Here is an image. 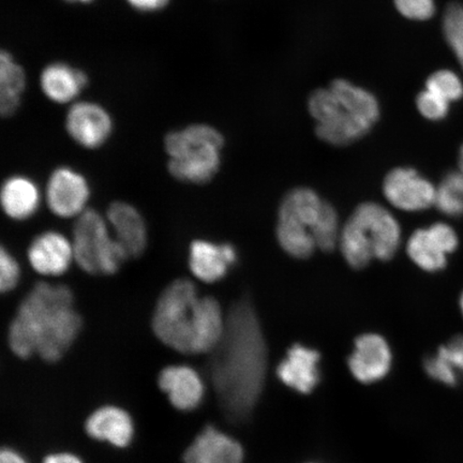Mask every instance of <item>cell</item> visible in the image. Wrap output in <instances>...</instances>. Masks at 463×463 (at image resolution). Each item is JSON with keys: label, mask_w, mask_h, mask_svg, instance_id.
Returning a JSON list of instances; mask_svg holds the SVG:
<instances>
[{"label": "cell", "mask_w": 463, "mask_h": 463, "mask_svg": "<svg viewBox=\"0 0 463 463\" xmlns=\"http://www.w3.org/2000/svg\"><path fill=\"white\" fill-rule=\"evenodd\" d=\"M43 463H84L82 460L79 458L78 456H75L71 453H58L52 454L46 456Z\"/></svg>", "instance_id": "obj_34"}, {"label": "cell", "mask_w": 463, "mask_h": 463, "mask_svg": "<svg viewBox=\"0 0 463 463\" xmlns=\"http://www.w3.org/2000/svg\"><path fill=\"white\" fill-rule=\"evenodd\" d=\"M0 201L5 216L14 222H25L36 215L42 204V193L32 178L14 175L4 182Z\"/></svg>", "instance_id": "obj_21"}, {"label": "cell", "mask_w": 463, "mask_h": 463, "mask_svg": "<svg viewBox=\"0 0 463 463\" xmlns=\"http://www.w3.org/2000/svg\"><path fill=\"white\" fill-rule=\"evenodd\" d=\"M324 203L326 201L315 190L304 187L293 189L282 200L278 223L291 225L314 236Z\"/></svg>", "instance_id": "obj_20"}, {"label": "cell", "mask_w": 463, "mask_h": 463, "mask_svg": "<svg viewBox=\"0 0 463 463\" xmlns=\"http://www.w3.org/2000/svg\"><path fill=\"white\" fill-rule=\"evenodd\" d=\"M424 370L430 379L439 384L455 387L459 383V373L437 352L436 354L426 358Z\"/></svg>", "instance_id": "obj_29"}, {"label": "cell", "mask_w": 463, "mask_h": 463, "mask_svg": "<svg viewBox=\"0 0 463 463\" xmlns=\"http://www.w3.org/2000/svg\"><path fill=\"white\" fill-rule=\"evenodd\" d=\"M227 326L222 306L212 297H201L189 279L174 280L155 306L152 328L170 349L187 355L216 349Z\"/></svg>", "instance_id": "obj_3"}, {"label": "cell", "mask_w": 463, "mask_h": 463, "mask_svg": "<svg viewBox=\"0 0 463 463\" xmlns=\"http://www.w3.org/2000/svg\"><path fill=\"white\" fill-rule=\"evenodd\" d=\"M236 260L237 251L231 244L195 240L189 247L190 271L202 282L215 283L222 280Z\"/></svg>", "instance_id": "obj_17"}, {"label": "cell", "mask_w": 463, "mask_h": 463, "mask_svg": "<svg viewBox=\"0 0 463 463\" xmlns=\"http://www.w3.org/2000/svg\"><path fill=\"white\" fill-rule=\"evenodd\" d=\"M158 384L173 407L179 411L189 412L195 410L204 399V381L194 368L187 364H171L162 369Z\"/></svg>", "instance_id": "obj_15"}, {"label": "cell", "mask_w": 463, "mask_h": 463, "mask_svg": "<svg viewBox=\"0 0 463 463\" xmlns=\"http://www.w3.org/2000/svg\"><path fill=\"white\" fill-rule=\"evenodd\" d=\"M90 196L89 182L71 166L57 167L48 179L45 201L55 216L78 218L86 211Z\"/></svg>", "instance_id": "obj_9"}, {"label": "cell", "mask_w": 463, "mask_h": 463, "mask_svg": "<svg viewBox=\"0 0 463 463\" xmlns=\"http://www.w3.org/2000/svg\"><path fill=\"white\" fill-rule=\"evenodd\" d=\"M402 244V228L385 207L363 203L341 231L339 247L352 269L366 268L373 260H389Z\"/></svg>", "instance_id": "obj_5"}, {"label": "cell", "mask_w": 463, "mask_h": 463, "mask_svg": "<svg viewBox=\"0 0 463 463\" xmlns=\"http://www.w3.org/2000/svg\"><path fill=\"white\" fill-rule=\"evenodd\" d=\"M86 84V74L65 63H53L46 67L42 75V87L45 96L57 103L73 100Z\"/></svg>", "instance_id": "obj_22"}, {"label": "cell", "mask_w": 463, "mask_h": 463, "mask_svg": "<svg viewBox=\"0 0 463 463\" xmlns=\"http://www.w3.org/2000/svg\"><path fill=\"white\" fill-rule=\"evenodd\" d=\"M268 363L257 312L248 300H241L229 311L208 369L220 408L230 421L241 424L253 412L264 390Z\"/></svg>", "instance_id": "obj_1"}, {"label": "cell", "mask_w": 463, "mask_h": 463, "mask_svg": "<svg viewBox=\"0 0 463 463\" xmlns=\"http://www.w3.org/2000/svg\"><path fill=\"white\" fill-rule=\"evenodd\" d=\"M28 262L36 273L57 277L66 274L74 260L72 241L56 231L34 237L27 250Z\"/></svg>", "instance_id": "obj_13"}, {"label": "cell", "mask_w": 463, "mask_h": 463, "mask_svg": "<svg viewBox=\"0 0 463 463\" xmlns=\"http://www.w3.org/2000/svg\"><path fill=\"white\" fill-rule=\"evenodd\" d=\"M21 275L19 260L7 250V248L2 247V250H0V289L2 292H13L19 286Z\"/></svg>", "instance_id": "obj_30"}, {"label": "cell", "mask_w": 463, "mask_h": 463, "mask_svg": "<svg viewBox=\"0 0 463 463\" xmlns=\"http://www.w3.org/2000/svg\"><path fill=\"white\" fill-rule=\"evenodd\" d=\"M438 210L449 217L463 216V173L447 174L437 188L436 203Z\"/></svg>", "instance_id": "obj_24"}, {"label": "cell", "mask_w": 463, "mask_h": 463, "mask_svg": "<svg viewBox=\"0 0 463 463\" xmlns=\"http://www.w3.org/2000/svg\"><path fill=\"white\" fill-rule=\"evenodd\" d=\"M0 463H28L24 457L13 449H4L0 454Z\"/></svg>", "instance_id": "obj_35"}, {"label": "cell", "mask_w": 463, "mask_h": 463, "mask_svg": "<svg viewBox=\"0 0 463 463\" xmlns=\"http://www.w3.org/2000/svg\"><path fill=\"white\" fill-rule=\"evenodd\" d=\"M87 434L98 441H104L123 449L128 447L135 436V424L125 410L106 405L95 411L86 420Z\"/></svg>", "instance_id": "obj_19"}, {"label": "cell", "mask_w": 463, "mask_h": 463, "mask_svg": "<svg viewBox=\"0 0 463 463\" xmlns=\"http://www.w3.org/2000/svg\"><path fill=\"white\" fill-rule=\"evenodd\" d=\"M224 140L222 133L208 125H193L173 131L165 140L167 169L179 182L205 184L222 165Z\"/></svg>", "instance_id": "obj_6"}, {"label": "cell", "mask_w": 463, "mask_h": 463, "mask_svg": "<svg viewBox=\"0 0 463 463\" xmlns=\"http://www.w3.org/2000/svg\"><path fill=\"white\" fill-rule=\"evenodd\" d=\"M68 2H73V3H90L91 0H68Z\"/></svg>", "instance_id": "obj_38"}, {"label": "cell", "mask_w": 463, "mask_h": 463, "mask_svg": "<svg viewBox=\"0 0 463 463\" xmlns=\"http://www.w3.org/2000/svg\"><path fill=\"white\" fill-rule=\"evenodd\" d=\"M241 444L218 428L207 426L184 451V463H242Z\"/></svg>", "instance_id": "obj_16"}, {"label": "cell", "mask_w": 463, "mask_h": 463, "mask_svg": "<svg viewBox=\"0 0 463 463\" xmlns=\"http://www.w3.org/2000/svg\"><path fill=\"white\" fill-rule=\"evenodd\" d=\"M308 109L316 120L317 136L334 146L361 140L378 123L381 114L373 92L345 79L312 92Z\"/></svg>", "instance_id": "obj_4"}, {"label": "cell", "mask_w": 463, "mask_h": 463, "mask_svg": "<svg viewBox=\"0 0 463 463\" xmlns=\"http://www.w3.org/2000/svg\"><path fill=\"white\" fill-rule=\"evenodd\" d=\"M82 327L83 318L75 309L71 288L39 282L17 308L8 343L16 356L36 355L56 363L71 350Z\"/></svg>", "instance_id": "obj_2"}, {"label": "cell", "mask_w": 463, "mask_h": 463, "mask_svg": "<svg viewBox=\"0 0 463 463\" xmlns=\"http://www.w3.org/2000/svg\"><path fill=\"white\" fill-rule=\"evenodd\" d=\"M459 245V237L451 225L436 222L416 230L407 244L408 256L427 273H439L447 268L449 257Z\"/></svg>", "instance_id": "obj_8"}, {"label": "cell", "mask_w": 463, "mask_h": 463, "mask_svg": "<svg viewBox=\"0 0 463 463\" xmlns=\"http://www.w3.org/2000/svg\"><path fill=\"white\" fill-rule=\"evenodd\" d=\"M442 32L445 42L458 61L463 75V5L451 3L444 11Z\"/></svg>", "instance_id": "obj_25"}, {"label": "cell", "mask_w": 463, "mask_h": 463, "mask_svg": "<svg viewBox=\"0 0 463 463\" xmlns=\"http://www.w3.org/2000/svg\"><path fill=\"white\" fill-rule=\"evenodd\" d=\"M459 307H460V311H461V315H462V317H463V292L461 293V297H460V299H459Z\"/></svg>", "instance_id": "obj_37"}, {"label": "cell", "mask_w": 463, "mask_h": 463, "mask_svg": "<svg viewBox=\"0 0 463 463\" xmlns=\"http://www.w3.org/2000/svg\"><path fill=\"white\" fill-rule=\"evenodd\" d=\"M340 235L338 213L326 201L314 232L317 247L324 252H331L339 244Z\"/></svg>", "instance_id": "obj_27"}, {"label": "cell", "mask_w": 463, "mask_h": 463, "mask_svg": "<svg viewBox=\"0 0 463 463\" xmlns=\"http://www.w3.org/2000/svg\"><path fill=\"white\" fill-rule=\"evenodd\" d=\"M66 129L80 146L96 149L109 140L113 123L111 116L98 104L80 102L68 112Z\"/></svg>", "instance_id": "obj_12"}, {"label": "cell", "mask_w": 463, "mask_h": 463, "mask_svg": "<svg viewBox=\"0 0 463 463\" xmlns=\"http://www.w3.org/2000/svg\"><path fill=\"white\" fill-rule=\"evenodd\" d=\"M320 353L317 350L299 344L294 345L278 364V379L288 389L308 395L320 382Z\"/></svg>", "instance_id": "obj_14"}, {"label": "cell", "mask_w": 463, "mask_h": 463, "mask_svg": "<svg viewBox=\"0 0 463 463\" xmlns=\"http://www.w3.org/2000/svg\"><path fill=\"white\" fill-rule=\"evenodd\" d=\"M107 220L115 240L129 258L141 257L147 247V228L141 213L129 203L114 202L109 206Z\"/></svg>", "instance_id": "obj_18"}, {"label": "cell", "mask_w": 463, "mask_h": 463, "mask_svg": "<svg viewBox=\"0 0 463 463\" xmlns=\"http://www.w3.org/2000/svg\"><path fill=\"white\" fill-rule=\"evenodd\" d=\"M111 232L107 218L95 210L77 218L71 241L74 260L86 274L114 275L130 259Z\"/></svg>", "instance_id": "obj_7"}, {"label": "cell", "mask_w": 463, "mask_h": 463, "mask_svg": "<svg viewBox=\"0 0 463 463\" xmlns=\"http://www.w3.org/2000/svg\"><path fill=\"white\" fill-rule=\"evenodd\" d=\"M450 104L444 98L426 89L421 90L416 98V107L420 114L430 121H441L447 118L450 111Z\"/></svg>", "instance_id": "obj_28"}, {"label": "cell", "mask_w": 463, "mask_h": 463, "mask_svg": "<svg viewBox=\"0 0 463 463\" xmlns=\"http://www.w3.org/2000/svg\"><path fill=\"white\" fill-rule=\"evenodd\" d=\"M459 167H460V170L462 173H463V145L460 148V153H459Z\"/></svg>", "instance_id": "obj_36"}, {"label": "cell", "mask_w": 463, "mask_h": 463, "mask_svg": "<svg viewBox=\"0 0 463 463\" xmlns=\"http://www.w3.org/2000/svg\"><path fill=\"white\" fill-rule=\"evenodd\" d=\"M383 193L387 201L398 210L419 213L434 205L437 188L412 167H397L387 174Z\"/></svg>", "instance_id": "obj_10"}, {"label": "cell", "mask_w": 463, "mask_h": 463, "mask_svg": "<svg viewBox=\"0 0 463 463\" xmlns=\"http://www.w3.org/2000/svg\"><path fill=\"white\" fill-rule=\"evenodd\" d=\"M24 89V71L16 65L13 56L4 51L0 57V112L4 116H11L16 111Z\"/></svg>", "instance_id": "obj_23"}, {"label": "cell", "mask_w": 463, "mask_h": 463, "mask_svg": "<svg viewBox=\"0 0 463 463\" xmlns=\"http://www.w3.org/2000/svg\"><path fill=\"white\" fill-rule=\"evenodd\" d=\"M425 89L449 103L460 101L463 98V75L451 69H439L428 77Z\"/></svg>", "instance_id": "obj_26"}, {"label": "cell", "mask_w": 463, "mask_h": 463, "mask_svg": "<svg viewBox=\"0 0 463 463\" xmlns=\"http://www.w3.org/2000/svg\"><path fill=\"white\" fill-rule=\"evenodd\" d=\"M392 353L389 343L379 334H364L355 340L347 361L353 376L361 383L373 384L391 372Z\"/></svg>", "instance_id": "obj_11"}, {"label": "cell", "mask_w": 463, "mask_h": 463, "mask_svg": "<svg viewBox=\"0 0 463 463\" xmlns=\"http://www.w3.org/2000/svg\"><path fill=\"white\" fill-rule=\"evenodd\" d=\"M131 7L143 11V13H154V11L165 8L170 0H127Z\"/></svg>", "instance_id": "obj_33"}, {"label": "cell", "mask_w": 463, "mask_h": 463, "mask_svg": "<svg viewBox=\"0 0 463 463\" xmlns=\"http://www.w3.org/2000/svg\"><path fill=\"white\" fill-rule=\"evenodd\" d=\"M393 4L398 13L411 21H430L436 14L434 0H393Z\"/></svg>", "instance_id": "obj_31"}, {"label": "cell", "mask_w": 463, "mask_h": 463, "mask_svg": "<svg viewBox=\"0 0 463 463\" xmlns=\"http://www.w3.org/2000/svg\"><path fill=\"white\" fill-rule=\"evenodd\" d=\"M438 354L441 355L459 375H463V335H456L448 344L439 347Z\"/></svg>", "instance_id": "obj_32"}]
</instances>
